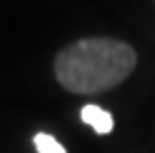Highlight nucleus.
<instances>
[{"mask_svg":"<svg viewBox=\"0 0 155 153\" xmlns=\"http://www.w3.org/2000/svg\"><path fill=\"white\" fill-rule=\"evenodd\" d=\"M80 117H82V121L87 126H91L98 135H110L112 128H114V119H112L110 112L103 110V107H98V105H91V103L82 107Z\"/></svg>","mask_w":155,"mask_h":153,"instance_id":"obj_2","label":"nucleus"},{"mask_svg":"<svg viewBox=\"0 0 155 153\" xmlns=\"http://www.w3.org/2000/svg\"><path fill=\"white\" fill-rule=\"evenodd\" d=\"M34 148L39 153H66V148L48 133H37L34 135Z\"/></svg>","mask_w":155,"mask_h":153,"instance_id":"obj_3","label":"nucleus"},{"mask_svg":"<svg viewBox=\"0 0 155 153\" xmlns=\"http://www.w3.org/2000/svg\"><path fill=\"white\" fill-rule=\"evenodd\" d=\"M137 66V53L110 37L80 39L62 48L55 59V76L73 94H101L121 85Z\"/></svg>","mask_w":155,"mask_h":153,"instance_id":"obj_1","label":"nucleus"}]
</instances>
